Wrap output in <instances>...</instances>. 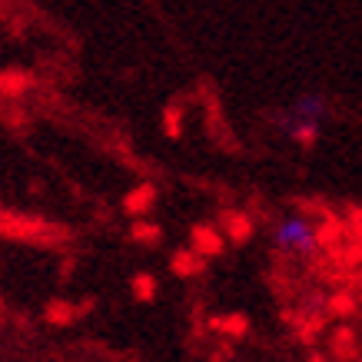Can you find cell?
I'll list each match as a JSON object with an SVG mask.
<instances>
[{"instance_id":"1","label":"cell","mask_w":362,"mask_h":362,"mask_svg":"<svg viewBox=\"0 0 362 362\" xmlns=\"http://www.w3.org/2000/svg\"><path fill=\"white\" fill-rule=\"evenodd\" d=\"M273 246H276V252H283V256H293V259H309V256L319 250L316 226H313L306 216H286V220L276 223Z\"/></svg>"},{"instance_id":"2","label":"cell","mask_w":362,"mask_h":362,"mask_svg":"<svg viewBox=\"0 0 362 362\" xmlns=\"http://www.w3.org/2000/svg\"><path fill=\"white\" fill-rule=\"evenodd\" d=\"M326 113H329L326 100L316 97V93H306V97H299L296 103H293L289 117L283 120V130L289 133V136H296L303 146H309V143H316V136H319V120H322Z\"/></svg>"}]
</instances>
